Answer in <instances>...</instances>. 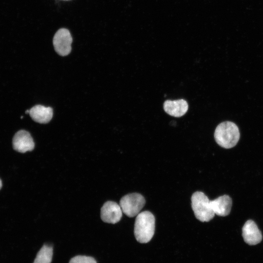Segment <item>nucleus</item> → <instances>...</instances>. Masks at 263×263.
Returning <instances> with one entry per match:
<instances>
[{"instance_id":"f257e3e1","label":"nucleus","mask_w":263,"mask_h":263,"mask_svg":"<svg viewBox=\"0 0 263 263\" xmlns=\"http://www.w3.org/2000/svg\"><path fill=\"white\" fill-rule=\"evenodd\" d=\"M155 230V217L149 211L139 213L135 219L134 233L140 243H147L152 239Z\"/></svg>"},{"instance_id":"f03ea898","label":"nucleus","mask_w":263,"mask_h":263,"mask_svg":"<svg viewBox=\"0 0 263 263\" xmlns=\"http://www.w3.org/2000/svg\"><path fill=\"white\" fill-rule=\"evenodd\" d=\"M240 135L238 127L231 121H225L219 124L214 134L216 143L225 149L234 147L240 139Z\"/></svg>"},{"instance_id":"7ed1b4c3","label":"nucleus","mask_w":263,"mask_h":263,"mask_svg":"<svg viewBox=\"0 0 263 263\" xmlns=\"http://www.w3.org/2000/svg\"><path fill=\"white\" fill-rule=\"evenodd\" d=\"M191 207L196 218L199 221L208 222L214 217L210 200L202 192L196 191L191 196Z\"/></svg>"},{"instance_id":"20e7f679","label":"nucleus","mask_w":263,"mask_h":263,"mask_svg":"<svg viewBox=\"0 0 263 263\" xmlns=\"http://www.w3.org/2000/svg\"><path fill=\"white\" fill-rule=\"evenodd\" d=\"M146 203L141 194L132 193L124 196L120 200L119 205L122 212L129 217L137 216Z\"/></svg>"},{"instance_id":"39448f33","label":"nucleus","mask_w":263,"mask_h":263,"mask_svg":"<svg viewBox=\"0 0 263 263\" xmlns=\"http://www.w3.org/2000/svg\"><path fill=\"white\" fill-rule=\"evenodd\" d=\"M53 41L55 50L58 55L66 56L70 53L73 39L68 29L61 28L57 30L54 35Z\"/></svg>"},{"instance_id":"423d86ee","label":"nucleus","mask_w":263,"mask_h":263,"mask_svg":"<svg viewBox=\"0 0 263 263\" xmlns=\"http://www.w3.org/2000/svg\"><path fill=\"white\" fill-rule=\"evenodd\" d=\"M122 216V210L120 205L113 201L106 202L101 209V218L105 223L116 224L120 220Z\"/></svg>"},{"instance_id":"0eeeda50","label":"nucleus","mask_w":263,"mask_h":263,"mask_svg":"<svg viewBox=\"0 0 263 263\" xmlns=\"http://www.w3.org/2000/svg\"><path fill=\"white\" fill-rule=\"evenodd\" d=\"M13 147L15 150L25 153L34 150L35 143L29 132L20 130L15 134L13 138Z\"/></svg>"},{"instance_id":"6e6552de","label":"nucleus","mask_w":263,"mask_h":263,"mask_svg":"<svg viewBox=\"0 0 263 263\" xmlns=\"http://www.w3.org/2000/svg\"><path fill=\"white\" fill-rule=\"evenodd\" d=\"M242 235L245 243L250 245L259 244L262 240V235L256 223L251 220L247 221L242 228Z\"/></svg>"},{"instance_id":"1a4fd4ad","label":"nucleus","mask_w":263,"mask_h":263,"mask_svg":"<svg viewBox=\"0 0 263 263\" xmlns=\"http://www.w3.org/2000/svg\"><path fill=\"white\" fill-rule=\"evenodd\" d=\"M164 110L166 113L174 117H181L188 111V105L184 99L176 100H167L163 104Z\"/></svg>"},{"instance_id":"9d476101","label":"nucleus","mask_w":263,"mask_h":263,"mask_svg":"<svg viewBox=\"0 0 263 263\" xmlns=\"http://www.w3.org/2000/svg\"><path fill=\"white\" fill-rule=\"evenodd\" d=\"M210 204L215 214L220 216L228 215L232 204L231 198L227 195H224L213 200H210Z\"/></svg>"},{"instance_id":"9b49d317","label":"nucleus","mask_w":263,"mask_h":263,"mask_svg":"<svg viewBox=\"0 0 263 263\" xmlns=\"http://www.w3.org/2000/svg\"><path fill=\"white\" fill-rule=\"evenodd\" d=\"M29 114L32 119L36 122L46 124L52 119L53 112L52 108L46 107L38 105L33 107L29 110Z\"/></svg>"},{"instance_id":"f8f14e48","label":"nucleus","mask_w":263,"mask_h":263,"mask_svg":"<svg viewBox=\"0 0 263 263\" xmlns=\"http://www.w3.org/2000/svg\"><path fill=\"white\" fill-rule=\"evenodd\" d=\"M53 253L52 246L44 244L37 253L33 263H51Z\"/></svg>"},{"instance_id":"ddd939ff","label":"nucleus","mask_w":263,"mask_h":263,"mask_svg":"<svg viewBox=\"0 0 263 263\" xmlns=\"http://www.w3.org/2000/svg\"><path fill=\"white\" fill-rule=\"evenodd\" d=\"M69 263H97V262L92 257L77 255L72 258Z\"/></svg>"},{"instance_id":"4468645a","label":"nucleus","mask_w":263,"mask_h":263,"mask_svg":"<svg viewBox=\"0 0 263 263\" xmlns=\"http://www.w3.org/2000/svg\"><path fill=\"white\" fill-rule=\"evenodd\" d=\"M1 187H2V182L0 179V189H1Z\"/></svg>"},{"instance_id":"2eb2a0df","label":"nucleus","mask_w":263,"mask_h":263,"mask_svg":"<svg viewBox=\"0 0 263 263\" xmlns=\"http://www.w3.org/2000/svg\"><path fill=\"white\" fill-rule=\"evenodd\" d=\"M26 113H29V110H27L25 112Z\"/></svg>"},{"instance_id":"dca6fc26","label":"nucleus","mask_w":263,"mask_h":263,"mask_svg":"<svg viewBox=\"0 0 263 263\" xmlns=\"http://www.w3.org/2000/svg\"></svg>"}]
</instances>
